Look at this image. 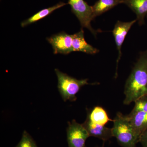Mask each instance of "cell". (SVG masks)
Listing matches in <instances>:
<instances>
[{
    "mask_svg": "<svg viewBox=\"0 0 147 147\" xmlns=\"http://www.w3.org/2000/svg\"><path fill=\"white\" fill-rule=\"evenodd\" d=\"M124 94L123 103L126 105L147 94V50L140 53L139 59L127 80Z\"/></svg>",
    "mask_w": 147,
    "mask_h": 147,
    "instance_id": "obj_1",
    "label": "cell"
},
{
    "mask_svg": "<svg viewBox=\"0 0 147 147\" xmlns=\"http://www.w3.org/2000/svg\"><path fill=\"white\" fill-rule=\"evenodd\" d=\"M113 122L112 134L119 144L122 147H137L140 136L130 123L127 115L119 112Z\"/></svg>",
    "mask_w": 147,
    "mask_h": 147,
    "instance_id": "obj_2",
    "label": "cell"
},
{
    "mask_svg": "<svg viewBox=\"0 0 147 147\" xmlns=\"http://www.w3.org/2000/svg\"><path fill=\"white\" fill-rule=\"evenodd\" d=\"M55 71L57 77L58 90L64 101H75L77 99L76 95L81 88L91 84L88 83V79L78 80L63 73L58 69H55Z\"/></svg>",
    "mask_w": 147,
    "mask_h": 147,
    "instance_id": "obj_3",
    "label": "cell"
},
{
    "mask_svg": "<svg viewBox=\"0 0 147 147\" xmlns=\"http://www.w3.org/2000/svg\"><path fill=\"white\" fill-rule=\"evenodd\" d=\"M72 13L79 20L83 28L88 29L96 36L99 32L92 28L91 22L94 19L92 6L84 0H68Z\"/></svg>",
    "mask_w": 147,
    "mask_h": 147,
    "instance_id": "obj_4",
    "label": "cell"
},
{
    "mask_svg": "<svg viewBox=\"0 0 147 147\" xmlns=\"http://www.w3.org/2000/svg\"><path fill=\"white\" fill-rule=\"evenodd\" d=\"M67 137L68 147H85L86 141L90 135L83 124L73 120L69 123Z\"/></svg>",
    "mask_w": 147,
    "mask_h": 147,
    "instance_id": "obj_5",
    "label": "cell"
},
{
    "mask_svg": "<svg viewBox=\"0 0 147 147\" xmlns=\"http://www.w3.org/2000/svg\"><path fill=\"white\" fill-rule=\"evenodd\" d=\"M47 40L52 45L55 54L67 55L73 52L72 35L61 32L47 38Z\"/></svg>",
    "mask_w": 147,
    "mask_h": 147,
    "instance_id": "obj_6",
    "label": "cell"
},
{
    "mask_svg": "<svg viewBox=\"0 0 147 147\" xmlns=\"http://www.w3.org/2000/svg\"><path fill=\"white\" fill-rule=\"evenodd\" d=\"M137 21V19L129 21V22H122L118 21H117L114 29L113 33L115 38L117 49L119 52L118 57L117 61V70L115 74V78L117 76V68L119 61L121 57V47L123 44L125 37L128 33L131 27Z\"/></svg>",
    "mask_w": 147,
    "mask_h": 147,
    "instance_id": "obj_7",
    "label": "cell"
},
{
    "mask_svg": "<svg viewBox=\"0 0 147 147\" xmlns=\"http://www.w3.org/2000/svg\"><path fill=\"white\" fill-rule=\"evenodd\" d=\"M83 125L88 132L90 137H96L103 142L108 141L113 137L112 128L93 123L88 118Z\"/></svg>",
    "mask_w": 147,
    "mask_h": 147,
    "instance_id": "obj_8",
    "label": "cell"
},
{
    "mask_svg": "<svg viewBox=\"0 0 147 147\" xmlns=\"http://www.w3.org/2000/svg\"><path fill=\"white\" fill-rule=\"evenodd\" d=\"M72 36L73 52L78 51L90 55H94L99 52V50L87 43L84 38V30L82 29L72 35Z\"/></svg>",
    "mask_w": 147,
    "mask_h": 147,
    "instance_id": "obj_9",
    "label": "cell"
},
{
    "mask_svg": "<svg viewBox=\"0 0 147 147\" xmlns=\"http://www.w3.org/2000/svg\"><path fill=\"white\" fill-rule=\"evenodd\" d=\"M127 116L130 123L140 137L147 129V113L133 109Z\"/></svg>",
    "mask_w": 147,
    "mask_h": 147,
    "instance_id": "obj_10",
    "label": "cell"
},
{
    "mask_svg": "<svg viewBox=\"0 0 147 147\" xmlns=\"http://www.w3.org/2000/svg\"><path fill=\"white\" fill-rule=\"evenodd\" d=\"M123 3L136 14L139 25H144L145 17L147 16V0H123Z\"/></svg>",
    "mask_w": 147,
    "mask_h": 147,
    "instance_id": "obj_11",
    "label": "cell"
},
{
    "mask_svg": "<svg viewBox=\"0 0 147 147\" xmlns=\"http://www.w3.org/2000/svg\"><path fill=\"white\" fill-rule=\"evenodd\" d=\"M67 4V3L61 2L53 6L42 9L37 13H36L34 15L31 16L28 19L23 21L21 23V26L26 27L29 25L36 23L37 21H39L42 18H45L46 16H48V15H50L55 10L63 7Z\"/></svg>",
    "mask_w": 147,
    "mask_h": 147,
    "instance_id": "obj_12",
    "label": "cell"
},
{
    "mask_svg": "<svg viewBox=\"0 0 147 147\" xmlns=\"http://www.w3.org/2000/svg\"><path fill=\"white\" fill-rule=\"evenodd\" d=\"M121 3H123V0H98L92 6L94 18Z\"/></svg>",
    "mask_w": 147,
    "mask_h": 147,
    "instance_id": "obj_13",
    "label": "cell"
},
{
    "mask_svg": "<svg viewBox=\"0 0 147 147\" xmlns=\"http://www.w3.org/2000/svg\"><path fill=\"white\" fill-rule=\"evenodd\" d=\"M87 118L93 123L104 126L108 122L113 121L109 118L105 109L100 106L94 107L88 114Z\"/></svg>",
    "mask_w": 147,
    "mask_h": 147,
    "instance_id": "obj_14",
    "label": "cell"
},
{
    "mask_svg": "<svg viewBox=\"0 0 147 147\" xmlns=\"http://www.w3.org/2000/svg\"><path fill=\"white\" fill-rule=\"evenodd\" d=\"M16 147H37L31 136L26 131L22 134L21 141Z\"/></svg>",
    "mask_w": 147,
    "mask_h": 147,
    "instance_id": "obj_15",
    "label": "cell"
},
{
    "mask_svg": "<svg viewBox=\"0 0 147 147\" xmlns=\"http://www.w3.org/2000/svg\"><path fill=\"white\" fill-rule=\"evenodd\" d=\"M133 110L143 111L147 113V94L139 98L135 101Z\"/></svg>",
    "mask_w": 147,
    "mask_h": 147,
    "instance_id": "obj_16",
    "label": "cell"
},
{
    "mask_svg": "<svg viewBox=\"0 0 147 147\" xmlns=\"http://www.w3.org/2000/svg\"><path fill=\"white\" fill-rule=\"evenodd\" d=\"M139 142L142 147H147V129L140 136Z\"/></svg>",
    "mask_w": 147,
    "mask_h": 147,
    "instance_id": "obj_17",
    "label": "cell"
},
{
    "mask_svg": "<svg viewBox=\"0 0 147 147\" xmlns=\"http://www.w3.org/2000/svg\"><path fill=\"white\" fill-rule=\"evenodd\" d=\"M102 147H103V146H102Z\"/></svg>",
    "mask_w": 147,
    "mask_h": 147,
    "instance_id": "obj_18",
    "label": "cell"
}]
</instances>
